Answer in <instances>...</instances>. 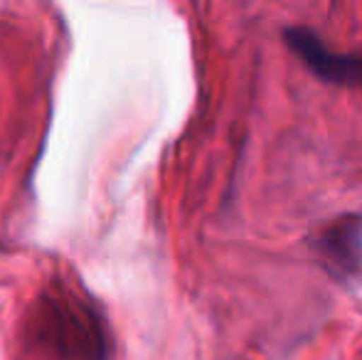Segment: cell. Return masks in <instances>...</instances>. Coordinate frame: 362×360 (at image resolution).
<instances>
[{
	"label": "cell",
	"instance_id": "1",
	"mask_svg": "<svg viewBox=\"0 0 362 360\" xmlns=\"http://www.w3.org/2000/svg\"><path fill=\"white\" fill-rule=\"evenodd\" d=\"M284 42L313 77L333 87H362V52H335L315 30L293 25L284 30Z\"/></svg>",
	"mask_w": 362,
	"mask_h": 360
},
{
	"label": "cell",
	"instance_id": "2",
	"mask_svg": "<svg viewBox=\"0 0 362 360\" xmlns=\"http://www.w3.org/2000/svg\"><path fill=\"white\" fill-rule=\"evenodd\" d=\"M315 252L330 274L340 281H360L362 277V217L343 215L315 237Z\"/></svg>",
	"mask_w": 362,
	"mask_h": 360
}]
</instances>
